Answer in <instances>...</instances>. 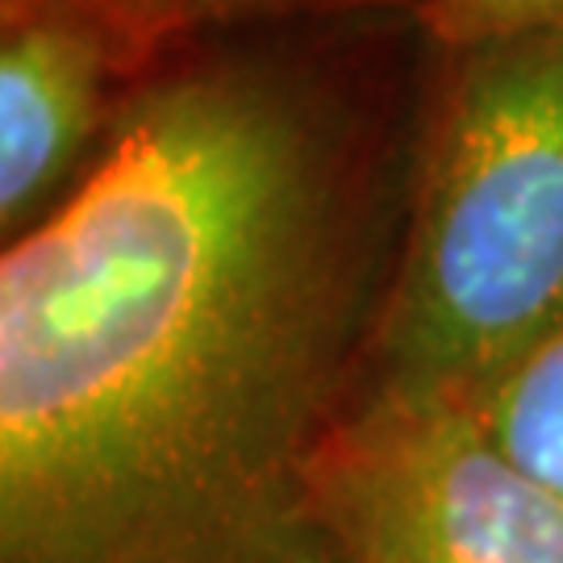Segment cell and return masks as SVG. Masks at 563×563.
Instances as JSON below:
<instances>
[{
	"label": "cell",
	"mask_w": 563,
	"mask_h": 563,
	"mask_svg": "<svg viewBox=\"0 0 563 563\" xmlns=\"http://www.w3.org/2000/svg\"><path fill=\"white\" fill-rule=\"evenodd\" d=\"M339 563H563V497L460 401L360 397L318 463Z\"/></svg>",
	"instance_id": "obj_3"
},
{
	"label": "cell",
	"mask_w": 563,
	"mask_h": 563,
	"mask_svg": "<svg viewBox=\"0 0 563 563\" xmlns=\"http://www.w3.org/2000/svg\"><path fill=\"white\" fill-rule=\"evenodd\" d=\"M121 55H134L92 0L4 9L0 46V230L25 234L97 159L121 101Z\"/></svg>",
	"instance_id": "obj_4"
},
{
	"label": "cell",
	"mask_w": 563,
	"mask_h": 563,
	"mask_svg": "<svg viewBox=\"0 0 563 563\" xmlns=\"http://www.w3.org/2000/svg\"><path fill=\"white\" fill-rule=\"evenodd\" d=\"M92 4L118 25V34L130 51H146L163 38L192 34L205 25L246 18V13L276 9V4H292V0H92Z\"/></svg>",
	"instance_id": "obj_7"
},
{
	"label": "cell",
	"mask_w": 563,
	"mask_h": 563,
	"mask_svg": "<svg viewBox=\"0 0 563 563\" xmlns=\"http://www.w3.org/2000/svg\"><path fill=\"white\" fill-rule=\"evenodd\" d=\"M509 460L563 497V322L472 405Z\"/></svg>",
	"instance_id": "obj_5"
},
{
	"label": "cell",
	"mask_w": 563,
	"mask_h": 563,
	"mask_svg": "<svg viewBox=\"0 0 563 563\" xmlns=\"http://www.w3.org/2000/svg\"><path fill=\"white\" fill-rule=\"evenodd\" d=\"M367 401L476 405L563 322V30L455 51Z\"/></svg>",
	"instance_id": "obj_2"
},
{
	"label": "cell",
	"mask_w": 563,
	"mask_h": 563,
	"mask_svg": "<svg viewBox=\"0 0 563 563\" xmlns=\"http://www.w3.org/2000/svg\"><path fill=\"white\" fill-rule=\"evenodd\" d=\"M18 4H30V0H4V9H18Z\"/></svg>",
	"instance_id": "obj_8"
},
{
	"label": "cell",
	"mask_w": 563,
	"mask_h": 563,
	"mask_svg": "<svg viewBox=\"0 0 563 563\" xmlns=\"http://www.w3.org/2000/svg\"><path fill=\"white\" fill-rule=\"evenodd\" d=\"M342 84L197 51L0 260V563H339L318 463L397 267Z\"/></svg>",
	"instance_id": "obj_1"
},
{
	"label": "cell",
	"mask_w": 563,
	"mask_h": 563,
	"mask_svg": "<svg viewBox=\"0 0 563 563\" xmlns=\"http://www.w3.org/2000/svg\"><path fill=\"white\" fill-rule=\"evenodd\" d=\"M422 25L451 51L563 30V0H426Z\"/></svg>",
	"instance_id": "obj_6"
}]
</instances>
